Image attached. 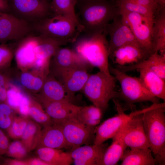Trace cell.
Here are the masks:
<instances>
[{"label":"cell","instance_id":"obj_1","mask_svg":"<svg viewBox=\"0 0 165 165\" xmlns=\"http://www.w3.org/2000/svg\"><path fill=\"white\" fill-rule=\"evenodd\" d=\"M111 0L78 1L79 21L88 36L105 33L108 24L120 15L116 3Z\"/></svg>","mask_w":165,"mask_h":165},{"label":"cell","instance_id":"obj_2","mask_svg":"<svg viewBox=\"0 0 165 165\" xmlns=\"http://www.w3.org/2000/svg\"><path fill=\"white\" fill-rule=\"evenodd\" d=\"M165 102L143 114L144 130L156 164L165 163Z\"/></svg>","mask_w":165,"mask_h":165},{"label":"cell","instance_id":"obj_3","mask_svg":"<svg viewBox=\"0 0 165 165\" xmlns=\"http://www.w3.org/2000/svg\"><path fill=\"white\" fill-rule=\"evenodd\" d=\"M117 81L114 75L99 71L89 75L82 90L93 105L104 112L109 101L117 97L118 92L115 90Z\"/></svg>","mask_w":165,"mask_h":165},{"label":"cell","instance_id":"obj_4","mask_svg":"<svg viewBox=\"0 0 165 165\" xmlns=\"http://www.w3.org/2000/svg\"><path fill=\"white\" fill-rule=\"evenodd\" d=\"M75 50L90 65L109 74L108 42L105 33L83 38L78 41Z\"/></svg>","mask_w":165,"mask_h":165},{"label":"cell","instance_id":"obj_5","mask_svg":"<svg viewBox=\"0 0 165 165\" xmlns=\"http://www.w3.org/2000/svg\"><path fill=\"white\" fill-rule=\"evenodd\" d=\"M109 68L110 72L116 77L120 85L117 97L131 105L147 101L152 104L160 103L159 99L146 88L139 77L130 76L116 68L109 66Z\"/></svg>","mask_w":165,"mask_h":165},{"label":"cell","instance_id":"obj_6","mask_svg":"<svg viewBox=\"0 0 165 165\" xmlns=\"http://www.w3.org/2000/svg\"><path fill=\"white\" fill-rule=\"evenodd\" d=\"M35 28L40 35L58 39L67 44L75 42L81 32L71 19L54 14L51 17L39 20Z\"/></svg>","mask_w":165,"mask_h":165},{"label":"cell","instance_id":"obj_7","mask_svg":"<svg viewBox=\"0 0 165 165\" xmlns=\"http://www.w3.org/2000/svg\"><path fill=\"white\" fill-rule=\"evenodd\" d=\"M113 100L118 114L107 119L96 127L94 144L100 145L107 140L112 138L134 116L143 113L161 105V103L152 104L148 107L133 111L129 114H126L119 102L114 98Z\"/></svg>","mask_w":165,"mask_h":165},{"label":"cell","instance_id":"obj_8","mask_svg":"<svg viewBox=\"0 0 165 165\" xmlns=\"http://www.w3.org/2000/svg\"><path fill=\"white\" fill-rule=\"evenodd\" d=\"M53 123L60 126L68 148L72 150L80 146L94 142L96 126L85 125L75 117Z\"/></svg>","mask_w":165,"mask_h":165},{"label":"cell","instance_id":"obj_9","mask_svg":"<svg viewBox=\"0 0 165 165\" xmlns=\"http://www.w3.org/2000/svg\"><path fill=\"white\" fill-rule=\"evenodd\" d=\"M119 9V13L128 24L138 42L151 53L152 32L154 20L140 14Z\"/></svg>","mask_w":165,"mask_h":165},{"label":"cell","instance_id":"obj_10","mask_svg":"<svg viewBox=\"0 0 165 165\" xmlns=\"http://www.w3.org/2000/svg\"><path fill=\"white\" fill-rule=\"evenodd\" d=\"M28 22L10 13L0 16V44L11 40L19 41L31 31Z\"/></svg>","mask_w":165,"mask_h":165},{"label":"cell","instance_id":"obj_11","mask_svg":"<svg viewBox=\"0 0 165 165\" xmlns=\"http://www.w3.org/2000/svg\"><path fill=\"white\" fill-rule=\"evenodd\" d=\"M112 21L108 24L105 31V34H108L110 37L109 58L111 59L113 53L118 48L127 44L138 43L120 14Z\"/></svg>","mask_w":165,"mask_h":165},{"label":"cell","instance_id":"obj_12","mask_svg":"<svg viewBox=\"0 0 165 165\" xmlns=\"http://www.w3.org/2000/svg\"><path fill=\"white\" fill-rule=\"evenodd\" d=\"M16 16L28 22L46 18L50 10L46 0H11Z\"/></svg>","mask_w":165,"mask_h":165},{"label":"cell","instance_id":"obj_13","mask_svg":"<svg viewBox=\"0 0 165 165\" xmlns=\"http://www.w3.org/2000/svg\"><path fill=\"white\" fill-rule=\"evenodd\" d=\"M51 73L57 79L64 72L79 66L90 65L75 50L60 47L51 58Z\"/></svg>","mask_w":165,"mask_h":165},{"label":"cell","instance_id":"obj_14","mask_svg":"<svg viewBox=\"0 0 165 165\" xmlns=\"http://www.w3.org/2000/svg\"><path fill=\"white\" fill-rule=\"evenodd\" d=\"M19 42L14 54L17 67L20 71H29L37 59L36 36H27Z\"/></svg>","mask_w":165,"mask_h":165},{"label":"cell","instance_id":"obj_15","mask_svg":"<svg viewBox=\"0 0 165 165\" xmlns=\"http://www.w3.org/2000/svg\"><path fill=\"white\" fill-rule=\"evenodd\" d=\"M108 147L107 143L99 145H85L70 152L75 165H102L104 154Z\"/></svg>","mask_w":165,"mask_h":165},{"label":"cell","instance_id":"obj_16","mask_svg":"<svg viewBox=\"0 0 165 165\" xmlns=\"http://www.w3.org/2000/svg\"><path fill=\"white\" fill-rule=\"evenodd\" d=\"M143 114L134 116L125 126L123 140L130 149L149 148L143 126Z\"/></svg>","mask_w":165,"mask_h":165},{"label":"cell","instance_id":"obj_17","mask_svg":"<svg viewBox=\"0 0 165 165\" xmlns=\"http://www.w3.org/2000/svg\"><path fill=\"white\" fill-rule=\"evenodd\" d=\"M152 53L138 43L123 46L116 50L112 60L117 65L138 63L147 58Z\"/></svg>","mask_w":165,"mask_h":165},{"label":"cell","instance_id":"obj_18","mask_svg":"<svg viewBox=\"0 0 165 165\" xmlns=\"http://www.w3.org/2000/svg\"><path fill=\"white\" fill-rule=\"evenodd\" d=\"M35 95L41 104L58 101L72 103L73 99L68 95L62 84L50 72L40 91Z\"/></svg>","mask_w":165,"mask_h":165},{"label":"cell","instance_id":"obj_19","mask_svg":"<svg viewBox=\"0 0 165 165\" xmlns=\"http://www.w3.org/2000/svg\"><path fill=\"white\" fill-rule=\"evenodd\" d=\"M88 68L84 66L75 68L64 72L57 79L72 98L76 93L82 90L86 83L90 75Z\"/></svg>","mask_w":165,"mask_h":165},{"label":"cell","instance_id":"obj_20","mask_svg":"<svg viewBox=\"0 0 165 165\" xmlns=\"http://www.w3.org/2000/svg\"><path fill=\"white\" fill-rule=\"evenodd\" d=\"M53 122L75 117L81 106L65 101H58L41 104Z\"/></svg>","mask_w":165,"mask_h":165},{"label":"cell","instance_id":"obj_21","mask_svg":"<svg viewBox=\"0 0 165 165\" xmlns=\"http://www.w3.org/2000/svg\"><path fill=\"white\" fill-rule=\"evenodd\" d=\"M116 68L124 72L140 68L149 69L165 80V53H152L147 58L138 63L129 65H117Z\"/></svg>","mask_w":165,"mask_h":165},{"label":"cell","instance_id":"obj_22","mask_svg":"<svg viewBox=\"0 0 165 165\" xmlns=\"http://www.w3.org/2000/svg\"><path fill=\"white\" fill-rule=\"evenodd\" d=\"M36 148L42 147L61 149L68 148L60 126L53 122L43 127Z\"/></svg>","mask_w":165,"mask_h":165},{"label":"cell","instance_id":"obj_23","mask_svg":"<svg viewBox=\"0 0 165 165\" xmlns=\"http://www.w3.org/2000/svg\"><path fill=\"white\" fill-rule=\"evenodd\" d=\"M140 74L139 78L146 88L153 95L165 100V80L156 73L146 68L136 70Z\"/></svg>","mask_w":165,"mask_h":165},{"label":"cell","instance_id":"obj_24","mask_svg":"<svg viewBox=\"0 0 165 165\" xmlns=\"http://www.w3.org/2000/svg\"><path fill=\"white\" fill-rule=\"evenodd\" d=\"M125 126L112 138V144L104 154L102 165H116L120 160L127 147L123 140Z\"/></svg>","mask_w":165,"mask_h":165},{"label":"cell","instance_id":"obj_25","mask_svg":"<svg viewBox=\"0 0 165 165\" xmlns=\"http://www.w3.org/2000/svg\"><path fill=\"white\" fill-rule=\"evenodd\" d=\"M156 11L158 14L154 19L152 32V51L165 53V9Z\"/></svg>","mask_w":165,"mask_h":165},{"label":"cell","instance_id":"obj_26","mask_svg":"<svg viewBox=\"0 0 165 165\" xmlns=\"http://www.w3.org/2000/svg\"><path fill=\"white\" fill-rule=\"evenodd\" d=\"M149 148L130 149L125 151L120 160L121 165H154L156 163Z\"/></svg>","mask_w":165,"mask_h":165},{"label":"cell","instance_id":"obj_27","mask_svg":"<svg viewBox=\"0 0 165 165\" xmlns=\"http://www.w3.org/2000/svg\"><path fill=\"white\" fill-rule=\"evenodd\" d=\"M37 149L38 157L48 165H70L73 160L70 152H64L60 149L42 147Z\"/></svg>","mask_w":165,"mask_h":165},{"label":"cell","instance_id":"obj_28","mask_svg":"<svg viewBox=\"0 0 165 165\" xmlns=\"http://www.w3.org/2000/svg\"><path fill=\"white\" fill-rule=\"evenodd\" d=\"M37 58L50 61L58 49L67 44L58 39L40 35L36 36Z\"/></svg>","mask_w":165,"mask_h":165},{"label":"cell","instance_id":"obj_29","mask_svg":"<svg viewBox=\"0 0 165 165\" xmlns=\"http://www.w3.org/2000/svg\"><path fill=\"white\" fill-rule=\"evenodd\" d=\"M78 0H52L50 9L54 14L67 16L76 24L80 31L82 32V27L80 23L75 10Z\"/></svg>","mask_w":165,"mask_h":165},{"label":"cell","instance_id":"obj_30","mask_svg":"<svg viewBox=\"0 0 165 165\" xmlns=\"http://www.w3.org/2000/svg\"><path fill=\"white\" fill-rule=\"evenodd\" d=\"M17 73L15 75H16L23 87L28 92L35 95L40 91L46 79L31 71H20Z\"/></svg>","mask_w":165,"mask_h":165},{"label":"cell","instance_id":"obj_31","mask_svg":"<svg viewBox=\"0 0 165 165\" xmlns=\"http://www.w3.org/2000/svg\"><path fill=\"white\" fill-rule=\"evenodd\" d=\"M42 130L40 124L34 121L29 120L20 138L28 152L37 148Z\"/></svg>","mask_w":165,"mask_h":165},{"label":"cell","instance_id":"obj_32","mask_svg":"<svg viewBox=\"0 0 165 165\" xmlns=\"http://www.w3.org/2000/svg\"><path fill=\"white\" fill-rule=\"evenodd\" d=\"M101 110L94 105L81 106L76 118L81 123L90 127H96L102 117Z\"/></svg>","mask_w":165,"mask_h":165},{"label":"cell","instance_id":"obj_33","mask_svg":"<svg viewBox=\"0 0 165 165\" xmlns=\"http://www.w3.org/2000/svg\"><path fill=\"white\" fill-rule=\"evenodd\" d=\"M43 108L39 102L31 98L28 116L34 121L44 127L52 124L53 121Z\"/></svg>","mask_w":165,"mask_h":165},{"label":"cell","instance_id":"obj_34","mask_svg":"<svg viewBox=\"0 0 165 165\" xmlns=\"http://www.w3.org/2000/svg\"><path fill=\"white\" fill-rule=\"evenodd\" d=\"M116 3L119 9L138 13L152 20H154V10L140 5L129 0H117Z\"/></svg>","mask_w":165,"mask_h":165},{"label":"cell","instance_id":"obj_35","mask_svg":"<svg viewBox=\"0 0 165 165\" xmlns=\"http://www.w3.org/2000/svg\"><path fill=\"white\" fill-rule=\"evenodd\" d=\"M30 119L28 116H16L10 126L6 130L11 138L20 139Z\"/></svg>","mask_w":165,"mask_h":165},{"label":"cell","instance_id":"obj_36","mask_svg":"<svg viewBox=\"0 0 165 165\" xmlns=\"http://www.w3.org/2000/svg\"><path fill=\"white\" fill-rule=\"evenodd\" d=\"M15 110L7 103L0 102V128L6 130L16 116Z\"/></svg>","mask_w":165,"mask_h":165},{"label":"cell","instance_id":"obj_37","mask_svg":"<svg viewBox=\"0 0 165 165\" xmlns=\"http://www.w3.org/2000/svg\"><path fill=\"white\" fill-rule=\"evenodd\" d=\"M25 93L21 88L11 82L7 91L6 103L17 111Z\"/></svg>","mask_w":165,"mask_h":165},{"label":"cell","instance_id":"obj_38","mask_svg":"<svg viewBox=\"0 0 165 165\" xmlns=\"http://www.w3.org/2000/svg\"><path fill=\"white\" fill-rule=\"evenodd\" d=\"M15 49L6 43L0 44V70L10 68Z\"/></svg>","mask_w":165,"mask_h":165},{"label":"cell","instance_id":"obj_39","mask_svg":"<svg viewBox=\"0 0 165 165\" xmlns=\"http://www.w3.org/2000/svg\"><path fill=\"white\" fill-rule=\"evenodd\" d=\"M9 68L0 70V102H6L7 90L14 75Z\"/></svg>","mask_w":165,"mask_h":165},{"label":"cell","instance_id":"obj_40","mask_svg":"<svg viewBox=\"0 0 165 165\" xmlns=\"http://www.w3.org/2000/svg\"><path fill=\"white\" fill-rule=\"evenodd\" d=\"M28 152L21 140H16L9 143L5 154L8 156L23 160Z\"/></svg>","mask_w":165,"mask_h":165},{"label":"cell","instance_id":"obj_41","mask_svg":"<svg viewBox=\"0 0 165 165\" xmlns=\"http://www.w3.org/2000/svg\"><path fill=\"white\" fill-rule=\"evenodd\" d=\"M9 144L8 137L0 128V157L6 154Z\"/></svg>","mask_w":165,"mask_h":165},{"label":"cell","instance_id":"obj_42","mask_svg":"<svg viewBox=\"0 0 165 165\" xmlns=\"http://www.w3.org/2000/svg\"><path fill=\"white\" fill-rule=\"evenodd\" d=\"M141 6L151 9L156 12L158 6L155 0H129Z\"/></svg>","mask_w":165,"mask_h":165},{"label":"cell","instance_id":"obj_43","mask_svg":"<svg viewBox=\"0 0 165 165\" xmlns=\"http://www.w3.org/2000/svg\"><path fill=\"white\" fill-rule=\"evenodd\" d=\"M3 165H27L25 160L6 159L2 163Z\"/></svg>","mask_w":165,"mask_h":165},{"label":"cell","instance_id":"obj_44","mask_svg":"<svg viewBox=\"0 0 165 165\" xmlns=\"http://www.w3.org/2000/svg\"><path fill=\"white\" fill-rule=\"evenodd\" d=\"M27 165H48L39 157L30 158L25 160Z\"/></svg>","mask_w":165,"mask_h":165},{"label":"cell","instance_id":"obj_45","mask_svg":"<svg viewBox=\"0 0 165 165\" xmlns=\"http://www.w3.org/2000/svg\"><path fill=\"white\" fill-rule=\"evenodd\" d=\"M8 0H0V13H9L10 8Z\"/></svg>","mask_w":165,"mask_h":165},{"label":"cell","instance_id":"obj_46","mask_svg":"<svg viewBox=\"0 0 165 165\" xmlns=\"http://www.w3.org/2000/svg\"><path fill=\"white\" fill-rule=\"evenodd\" d=\"M158 6L157 9H165V0H155Z\"/></svg>","mask_w":165,"mask_h":165},{"label":"cell","instance_id":"obj_47","mask_svg":"<svg viewBox=\"0 0 165 165\" xmlns=\"http://www.w3.org/2000/svg\"><path fill=\"white\" fill-rule=\"evenodd\" d=\"M88 0H78V1H88Z\"/></svg>","mask_w":165,"mask_h":165},{"label":"cell","instance_id":"obj_48","mask_svg":"<svg viewBox=\"0 0 165 165\" xmlns=\"http://www.w3.org/2000/svg\"><path fill=\"white\" fill-rule=\"evenodd\" d=\"M2 13H0V16Z\"/></svg>","mask_w":165,"mask_h":165},{"label":"cell","instance_id":"obj_49","mask_svg":"<svg viewBox=\"0 0 165 165\" xmlns=\"http://www.w3.org/2000/svg\"></svg>","mask_w":165,"mask_h":165}]
</instances>
